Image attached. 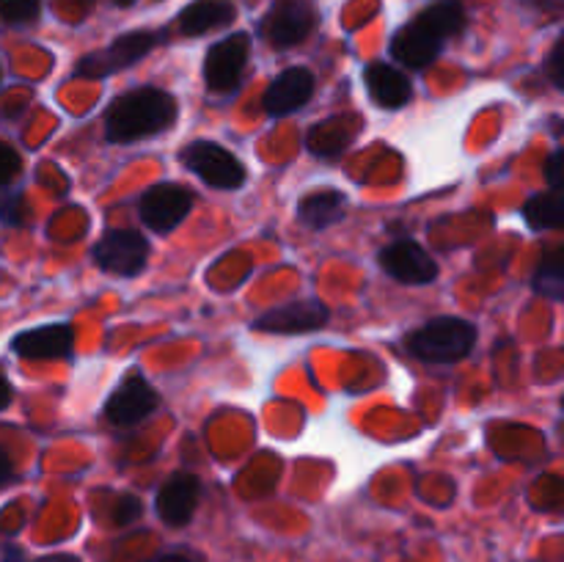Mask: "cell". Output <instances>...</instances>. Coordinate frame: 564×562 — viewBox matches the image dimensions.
Returning <instances> with one entry per match:
<instances>
[{
    "label": "cell",
    "instance_id": "1",
    "mask_svg": "<svg viewBox=\"0 0 564 562\" xmlns=\"http://www.w3.org/2000/svg\"><path fill=\"white\" fill-rule=\"evenodd\" d=\"M176 97L163 88L143 86L121 94L105 114V138L110 143H135L160 136L176 121Z\"/></svg>",
    "mask_w": 564,
    "mask_h": 562
},
{
    "label": "cell",
    "instance_id": "2",
    "mask_svg": "<svg viewBox=\"0 0 564 562\" xmlns=\"http://www.w3.org/2000/svg\"><path fill=\"white\" fill-rule=\"evenodd\" d=\"M408 353L424 364H455L477 345V325L455 314L427 320L405 339Z\"/></svg>",
    "mask_w": 564,
    "mask_h": 562
},
{
    "label": "cell",
    "instance_id": "3",
    "mask_svg": "<svg viewBox=\"0 0 564 562\" xmlns=\"http://www.w3.org/2000/svg\"><path fill=\"white\" fill-rule=\"evenodd\" d=\"M180 160L187 171H193L209 187L237 191V187L246 185L248 171L242 165V160L226 147H220V143L207 141V138H198V141L187 143L182 149Z\"/></svg>",
    "mask_w": 564,
    "mask_h": 562
},
{
    "label": "cell",
    "instance_id": "4",
    "mask_svg": "<svg viewBox=\"0 0 564 562\" xmlns=\"http://www.w3.org/2000/svg\"><path fill=\"white\" fill-rule=\"evenodd\" d=\"M158 42H160V33H154V31H130V33H124V36H116L105 50L83 55L75 66V77H88V80H97V77L116 75V72L138 64L143 55L152 53L154 44Z\"/></svg>",
    "mask_w": 564,
    "mask_h": 562
},
{
    "label": "cell",
    "instance_id": "5",
    "mask_svg": "<svg viewBox=\"0 0 564 562\" xmlns=\"http://www.w3.org/2000/svg\"><path fill=\"white\" fill-rule=\"evenodd\" d=\"M314 25H317V11L308 0H275L259 22V33L270 47L286 50L306 42Z\"/></svg>",
    "mask_w": 564,
    "mask_h": 562
},
{
    "label": "cell",
    "instance_id": "6",
    "mask_svg": "<svg viewBox=\"0 0 564 562\" xmlns=\"http://www.w3.org/2000/svg\"><path fill=\"white\" fill-rule=\"evenodd\" d=\"M149 253H152V246H149V240L141 231L110 229L105 231L102 240L94 246V262H97L105 273L132 279V275H138L147 268Z\"/></svg>",
    "mask_w": 564,
    "mask_h": 562
},
{
    "label": "cell",
    "instance_id": "7",
    "mask_svg": "<svg viewBox=\"0 0 564 562\" xmlns=\"http://www.w3.org/2000/svg\"><path fill=\"white\" fill-rule=\"evenodd\" d=\"M193 204H196V198L185 185L160 182V185H152L143 193L141 204H138V215L147 224V229L158 231V235H169L191 215Z\"/></svg>",
    "mask_w": 564,
    "mask_h": 562
},
{
    "label": "cell",
    "instance_id": "8",
    "mask_svg": "<svg viewBox=\"0 0 564 562\" xmlns=\"http://www.w3.org/2000/svg\"><path fill=\"white\" fill-rule=\"evenodd\" d=\"M248 55H251V36L248 33H231L207 50L204 58V80L209 91H231L242 80Z\"/></svg>",
    "mask_w": 564,
    "mask_h": 562
},
{
    "label": "cell",
    "instance_id": "9",
    "mask_svg": "<svg viewBox=\"0 0 564 562\" xmlns=\"http://www.w3.org/2000/svg\"><path fill=\"white\" fill-rule=\"evenodd\" d=\"M158 406L160 397L154 391V386L147 378H141V375H127L116 386L113 395L108 397L102 413L116 428H132V424H141L149 413H154Z\"/></svg>",
    "mask_w": 564,
    "mask_h": 562
},
{
    "label": "cell",
    "instance_id": "10",
    "mask_svg": "<svg viewBox=\"0 0 564 562\" xmlns=\"http://www.w3.org/2000/svg\"><path fill=\"white\" fill-rule=\"evenodd\" d=\"M330 320V312L325 303L319 301H290L284 306H275L270 312L259 314L253 320V328L264 331V334H312V331L325 328Z\"/></svg>",
    "mask_w": 564,
    "mask_h": 562
},
{
    "label": "cell",
    "instance_id": "11",
    "mask_svg": "<svg viewBox=\"0 0 564 562\" xmlns=\"http://www.w3.org/2000/svg\"><path fill=\"white\" fill-rule=\"evenodd\" d=\"M378 262L391 279L402 281V284H430V281L438 279L441 273L438 262L413 240L389 242V246L378 253Z\"/></svg>",
    "mask_w": 564,
    "mask_h": 562
},
{
    "label": "cell",
    "instance_id": "12",
    "mask_svg": "<svg viewBox=\"0 0 564 562\" xmlns=\"http://www.w3.org/2000/svg\"><path fill=\"white\" fill-rule=\"evenodd\" d=\"M198 499H202V479L191 472H176L158 490L154 507H158V516L163 523L185 527V523H191L193 512H196Z\"/></svg>",
    "mask_w": 564,
    "mask_h": 562
},
{
    "label": "cell",
    "instance_id": "13",
    "mask_svg": "<svg viewBox=\"0 0 564 562\" xmlns=\"http://www.w3.org/2000/svg\"><path fill=\"white\" fill-rule=\"evenodd\" d=\"M72 345H75V331L69 323H47L20 331L11 339V353L31 361H47V358L72 356Z\"/></svg>",
    "mask_w": 564,
    "mask_h": 562
},
{
    "label": "cell",
    "instance_id": "14",
    "mask_svg": "<svg viewBox=\"0 0 564 562\" xmlns=\"http://www.w3.org/2000/svg\"><path fill=\"white\" fill-rule=\"evenodd\" d=\"M314 94V75L306 66H290L264 91V110L270 116H290L301 110Z\"/></svg>",
    "mask_w": 564,
    "mask_h": 562
},
{
    "label": "cell",
    "instance_id": "15",
    "mask_svg": "<svg viewBox=\"0 0 564 562\" xmlns=\"http://www.w3.org/2000/svg\"><path fill=\"white\" fill-rule=\"evenodd\" d=\"M441 47H444V42L413 20L402 25L391 39V58L400 61L408 69H427L441 55Z\"/></svg>",
    "mask_w": 564,
    "mask_h": 562
},
{
    "label": "cell",
    "instance_id": "16",
    "mask_svg": "<svg viewBox=\"0 0 564 562\" xmlns=\"http://www.w3.org/2000/svg\"><path fill=\"white\" fill-rule=\"evenodd\" d=\"M364 80H367L369 97L386 110H400L402 105L411 102L413 86L402 69L386 61H375L364 69Z\"/></svg>",
    "mask_w": 564,
    "mask_h": 562
},
{
    "label": "cell",
    "instance_id": "17",
    "mask_svg": "<svg viewBox=\"0 0 564 562\" xmlns=\"http://www.w3.org/2000/svg\"><path fill=\"white\" fill-rule=\"evenodd\" d=\"M345 193H339L336 187H323V191H312L308 196L301 198V204H297V218H301L303 226L319 231L339 224L345 218Z\"/></svg>",
    "mask_w": 564,
    "mask_h": 562
},
{
    "label": "cell",
    "instance_id": "18",
    "mask_svg": "<svg viewBox=\"0 0 564 562\" xmlns=\"http://www.w3.org/2000/svg\"><path fill=\"white\" fill-rule=\"evenodd\" d=\"M237 9L231 0H193L180 14V31L185 36H204V33L235 22Z\"/></svg>",
    "mask_w": 564,
    "mask_h": 562
},
{
    "label": "cell",
    "instance_id": "19",
    "mask_svg": "<svg viewBox=\"0 0 564 562\" xmlns=\"http://www.w3.org/2000/svg\"><path fill=\"white\" fill-rule=\"evenodd\" d=\"M416 22L422 28H427L435 39L446 42V39L460 36L463 33V28H466V9H463L460 0H438V3L427 6L416 17Z\"/></svg>",
    "mask_w": 564,
    "mask_h": 562
},
{
    "label": "cell",
    "instance_id": "20",
    "mask_svg": "<svg viewBox=\"0 0 564 562\" xmlns=\"http://www.w3.org/2000/svg\"><path fill=\"white\" fill-rule=\"evenodd\" d=\"M523 220H527L534 231L562 229L564 224L562 191L534 193L532 198H527V204H523Z\"/></svg>",
    "mask_w": 564,
    "mask_h": 562
},
{
    "label": "cell",
    "instance_id": "21",
    "mask_svg": "<svg viewBox=\"0 0 564 562\" xmlns=\"http://www.w3.org/2000/svg\"><path fill=\"white\" fill-rule=\"evenodd\" d=\"M534 292H540L549 301H562L564 295V251L554 248L551 253H545L543 262H540L538 273H534Z\"/></svg>",
    "mask_w": 564,
    "mask_h": 562
},
{
    "label": "cell",
    "instance_id": "22",
    "mask_svg": "<svg viewBox=\"0 0 564 562\" xmlns=\"http://www.w3.org/2000/svg\"><path fill=\"white\" fill-rule=\"evenodd\" d=\"M42 14V0H0V20L6 25H31Z\"/></svg>",
    "mask_w": 564,
    "mask_h": 562
},
{
    "label": "cell",
    "instance_id": "23",
    "mask_svg": "<svg viewBox=\"0 0 564 562\" xmlns=\"http://www.w3.org/2000/svg\"><path fill=\"white\" fill-rule=\"evenodd\" d=\"M25 196L17 191H3V187H0V224L22 226L25 224Z\"/></svg>",
    "mask_w": 564,
    "mask_h": 562
},
{
    "label": "cell",
    "instance_id": "24",
    "mask_svg": "<svg viewBox=\"0 0 564 562\" xmlns=\"http://www.w3.org/2000/svg\"><path fill=\"white\" fill-rule=\"evenodd\" d=\"M22 171V158L11 143L0 141V187H6L9 182H14Z\"/></svg>",
    "mask_w": 564,
    "mask_h": 562
},
{
    "label": "cell",
    "instance_id": "25",
    "mask_svg": "<svg viewBox=\"0 0 564 562\" xmlns=\"http://www.w3.org/2000/svg\"><path fill=\"white\" fill-rule=\"evenodd\" d=\"M138 516H141V501H138L135 496H121V499L116 501L113 521L119 523V527H127V523L138 521Z\"/></svg>",
    "mask_w": 564,
    "mask_h": 562
},
{
    "label": "cell",
    "instance_id": "26",
    "mask_svg": "<svg viewBox=\"0 0 564 562\" xmlns=\"http://www.w3.org/2000/svg\"><path fill=\"white\" fill-rule=\"evenodd\" d=\"M562 160H564L562 149H554V152L549 154V160H545V180H549L551 191H562V171H564Z\"/></svg>",
    "mask_w": 564,
    "mask_h": 562
},
{
    "label": "cell",
    "instance_id": "27",
    "mask_svg": "<svg viewBox=\"0 0 564 562\" xmlns=\"http://www.w3.org/2000/svg\"><path fill=\"white\" fill-rule=\"evenodd\" d=\"M549 72H551V80H554L556 88L564 86V39L554 44V50H551V64H549Z\"/></svg>",
    "mask_w": 564,
    "mask_h": 562
},
{
    "label": "cell",
    "instance_id": "28",
    "mask_svg": "<svg viewBox=\"0 0 564 562\" xmlns=\"http://www.w3.org/2000/svg\"><path fill=\"white\" fill-rule=\"evenodd\" d=\"M11 400H14V389H11L9 378L0 372V411H6L11 406Z\"/></svg>",
    "mask_w": 564,
    "mask_h": 562
},
{
    "label": "cell",
    "instance_id": "29",
    "mask_svg": "<svg viewBox=\"0 0 564 562\" xmlns=\"http://www.w3.org/2000/svg\"><path fill=\"white\" fill-rule=\"evenodd\" d=\"M11 474H14V466H11V457L6 455L3 450H0V485L9 483Z\"/></svg>",
    "mask_w": 564,
    "mask_h": 562
},
{
    "label": "cell",
    "instance_id": "30",
    "mask_svg": "<svg viewBox=\"0 0 564 562\" xmlns=\"http://www.w3.org/2000/svg\"><path fill=\"white\" fill-rule=\"evenodd\" d=\"M36 562H80V556H75V554H47V556H39Z\"/></svg>",
    "mask_w": 564,
    "mask_h": 562
},
{
    "label": "cell",
    "instance_id": "31",
    "mask_svg": "<svg viewBox=\"0 0 564 562\" xmlns=\"http://www.w3.org/2000/svg\"><path fill=\"white\" fill-rule=\"evenodd\" d=\"M154 562H193L191 556H185V554H165V556H160V560H154Z\"/></svg>",
    "mask_w": 564,
    "mask_h": 562
},
{
    "label": "cell",
    "instance_id": "32",
    "mask_svg": "<svg viewBox=\"0 0 564 562\" xmlns=\"http://www.w3.org/2000/svg\"><path fill=\"white\" fill-rule=\"evenodd\" d=\"M113 3H116V6H121V9H130V6L135 3V0H113Z\"/></svg>",
    "mask_w": 564,
    "mask_h": 562
},
{
    "label": "cell",
    "instance_id": "33",
    "mask_svg": "<svg viewBox=\"0 0 564 562\" xmlns=\"http://www.w3.org/2000/svg\"><path fill=\"white\" fill-rule=\"evenodd\" d=\"M0 75H3V72H0Z\"/></svg>",
    "mask_w": 564,
    "mask_h": 562
}]
</instances>
